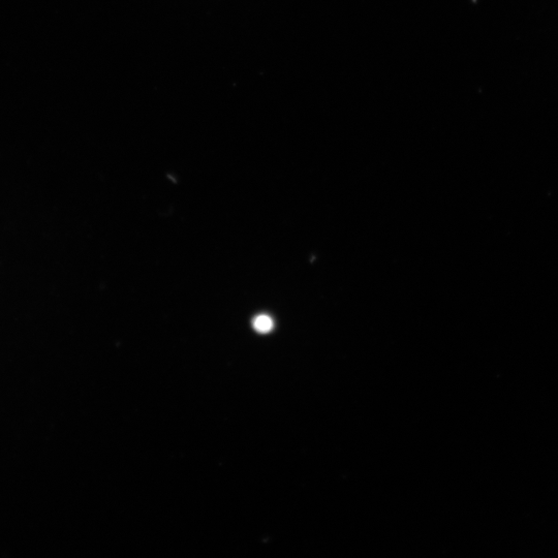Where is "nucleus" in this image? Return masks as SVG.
<instances>
[{
    "label": "nucleus",
    "instance_id": "f257e3e1",
    "mask_svg": "<svg viewBox=\"0 0 558 558\" xmlns=\"http://www.w3.org/2000/svg\"><path fill=\"white\" fill-rule=\"evenodd\" d=\"M254 328L262 334L269 333L273 329V321L269 316L261 315L254 320Z\"/></svg>",
    "mask_w": 558,
    "mask_h": 558
}]
</instances>
